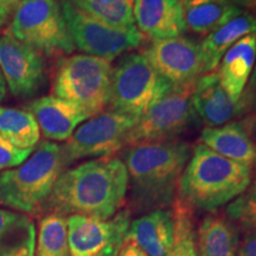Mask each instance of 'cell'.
I'll use <instances>...</instances> for the list:
<instances>
[{
    "label": "cell",
    "mask_w": 256,
    "mask_h": 256,
    "mask_svg": "<svg viewBox=\"0 0 256 256\" xmlns=\"http://www.w3.org/2000/svg\"><path fill=\"white\" fill-rule=\"evenodd\" d=\"M66 222L72 256H119L130 226V211L124 209L108 220L72 215Z\"/></svg>",
    "instance_id": "cell-11"
},
{
    "label": "cell",
    "mask_w": 256,
    "mask_h": 256,
    "mask_svg": "<svg viewBox=\"0 0 256 256\" xmlns=\"http://www.w3.org/2000/svg\"><path fill=\"white\" fill-rule=\"evenodd\" d=\"M252 183V168L194 146L179 180V200L188 206L214 211L243 194Z\"/></svg>",
    "instance_id": "cell-3"
},
{
    "label": "cell",
    "mask_w": 256,
    "mask_h": 256,
    "mask_svg": "<svg viewBox=\"0 0 256 256\" xmlns=\"http://www.w3.org/2000/svg\"><path fill=\"white\" fill-rule=\"evenodd\" d=\"M0 69L10 92L17 98L34 95L46 81L43 55L8 31L0 36Z\"/></svg>",
    "instance_id": "cell-13"
},
{
    "label": "cell",
    "mask_w": 256,
    "mask_h": 256,
    "mask_svg": "<svg viewBox=\"0 0 256 256\" xmlns=\"http://www.w3.org/2000/svg\"><path fill=\"white\" fill-rule=\"evenodd\" d=\"M174 88L140 54H128L114 68L110 110L140 118Z\"/></svg>",
    "instance_id": "cell-7"
},
{
    "label": "cell",
    "mask_w": 256,
    "mask_h": 256,
    "mask_svg": "<svg viewBox=\"0 0 256 256\" xmlns=\"http://www.w3.org/2000/svg\"><path fill=\"white\" fill-rule=\"evenodd\" d=\"M0 136L17 148H36L40 130L28 110L0 106Z\"/></svg>",
    "instance_id": "cell-23"
},
{
    "label": "cell",
    "mask_w": 256,
    "mask_h": 256,
    "mask_svg": "<svg viewBox=\"0 0 256 256\" xmlns=\"http://www.w3.org/2000/svg\"><path fill=\"white\" fill-rule=\"evenodd\" d=\"M190 156V145L180 140L126 147L122 162L133 206L147 212L171 206Z\"/></svg>",
    "instance_id": "cell-2"
},
{
    "label": "cell",
    "mask_w": 256,
    "mask_h": 256,
    "mask_svg": "<svg viewBox=\"0 0 256 256\" xmlns=\"http://www.w3.org/2000/svg\"><path fill=\"white\" fill-rule=\"evenodd\" d=\"M226 214L242 226L256 230V176L247 190L232 200L226 208Z\"/></svg>",
    "instance_id": "cell-28"
},
{
    "label": "cell",
    "mask_w": 256,
    "mask_h": 256,
    "mask_svg": "<svg viewBox=\"0 0 256 256\" xmlns=\"http://www.w3.org/2000/svg\"><path fill=\"white\" fill-rule=\"evenodd\" d=\"M19 0H0V28L8 23L17 8Z\"/></svg>",
    "instance_id": "cell-32"
},
{
    "label": "cell",
    "mask_w": 256,
    "mask_h": 256,
    "mask_svg": "<svg viewBox=\"0 0 256 256\" xmlns=\"http://www.w3.org/2000/svg\"><path fill=\"white\" fill-rule=\"evenodd\" d=\"M34 249H36V238H30L23 244L18 246L6 256H34Z\"/></svg>",
    "instance_id": "cell-33"
},
{
    "label": "cell",
    "mask_w": 256,
    "mask_h": 256,
    "mask_svg": "<svg viewBox=\"0 0 256 256\" xmlns=\"http://www.w3.org/2000/svg\"><path fill=\"white\" fill-rule=\"evenodd\" d=\"M194 84L174 87L147 110L130 128L124 147L174 140L197 126L200 118L194 108Z\"/></svg>",
    "instance_id": "cell-8"
},
{
    "label": "cell",
    "mask_w": 256,
    "mask_h": 256,
    "mask_svg": "<svg viewBox=\"0 0 256 256\" xmlns=\"http://www.w3.org/2000/svg\"><path fill=\"white\" fill-rule=\"evenodd\" d=\"M66 166L62 146L44 140L17 168L0 174V206L22 214H37Z\"/></svg>",
    "instance_id": "cell-4"
},
{
    "label": "cell",
    "mask_w": 256,
    "mask_h": 256,
    "mask_svg": "<svg viewBox=\"0 0 256 256\" xmlns=\"http://www.w3.org/2000/svg\"><path fill=\"white\" fill-rule=\"evenodd\" d=\"M76 10L89 17L128 30L134 28L133 0H68Z\"/></svg>",
    "instance_id": "cell-24"
},
{
    "label": "cell",
    "mask_w": 256,
    "mask_h": 256,
    "mask_svg": "<svg viewBox=\"0 0 256 256\" xmlns=\"http://www.w3.org/2000/svg\"><path fill=\"white\" fill-rule=\"evenodd\" d=\"M256 64V34L242 37L226 50L218 72L220 83L235 102H238Z\"/></svg>",
    "instance_id": "cell-19"
},
{
    "label": "cell",
    "mask_w": 256,
    "mask_h": 256,
    "mask_svg": "<svg viewBox=\"0 0 256 256\" xmlns=\"http://www.w3.org/2000/svg\"><path fill=\"white\" fill-rule=\"evenodd\" d=\"M136 28L151 40L182 36L186 31L177 0H133Z\"/></svg>",
    "instance_id": "cell-15"
},
{
    "label": "cell",
    "mask_w": 256,
    "mask_h": 256,
    "mask_svg": "<svg viewBox=\"0 0 256 256\" xmlns=\"http://www.w3.org/2000/svg\"><path fill=\"white\" fill-rule=\"evenodd\" d=\"M174 238L168 256H198L197 238L190 206L183 200L174 202Z\"/></svg>",
    "instance_id": "cell-27"
},
{
    "label": "cell",
    "mask_w": 256,
    "mask_h": 256,
    "mask_svg": "<svg viewBox=\"0 0 256 256\" xmlns=\"http://www.w3.org/2000/svg\"><path fill=\"white\" fill-rule=\"evenodd\" d=\"M119 256H148L142 248H139L136 243L126 240L124 244L121 248Z\"/></svg>",
    "instance_id": "cell-34"
},
{
    "label": "cell",
    "mask_w": 256,
    "mask_h": 256,
    "mask_svg": "<svg viewBox=\"0 0 256 256\" xmlns=\"http://www.w3.org/2000/svg\"><path fill=\"white\" fill-rule=\"evenodd\" d=\"M198 256H236L238 236L228 220L209 216L198 229Z\"/></svg>",
    "instance_id": "cell-22"
},
{
    "label": "cell",
    "mask_w": 256,
    "mask_h": 256,
    "mask_svg": "<svg viewBox=\"0 0 256 256\" xmlns=\"http://www.w3.org/2000/svg\"><path fill=\"white\" fill-rule=\"evenodd\" d=\"M142 55L174 87L194 84L206 72V60L200 42L185 36L152 40Z\"/></svg>",
    "instance_id": "cell-12"
},
{
    "label": "cell",
    "mask_w": 256,
    "mask_h": 256,
    "mask_svg": "<svg viewBox=\"0 0 256 256\" xmlns=\"http://www.w3.org/2000/svg\"><path fill=\"white\" fill-rule=\"evenodd\" d=\"M240 121L244 124L252 136H256V78H250L238 100Z\"/></svg>",
    "instance_id": "cell-29"
},
{
    "label": "cell",
    "mask_w": 256,
    "mask_h": 256,
    "mask_svg": "<svg viewBox=\"0 0 256 256\" xmlns=\"http://www.w3.org/2000/svg\"><path fill=\"white\" fill-rule=\"evenodd\" d=\"M192 102L197 116L206 127L222 126L238 113V102L234 101L223 88L216 72L204 74L198 78Z\"/></svg>",
    "instance_id": "cell-16"
},
{
    "label": "cell",
    "mask_w": 256,
    "mask_h": 256,
    "mask_svg": "<svg viewBox=\"0 0 256 256\" xmlns=\"http://www.w3.org/2000/svg\"><path fill=\"white\" fill-rule=\"evenodd\" d=\"M252 78H256V66H255V69H254V72H252Z\"/></svg>",
    "instance_id": "cell-37"
},
{
    "label": "cell",
    "mask_w": 256,
    "mask_h": 256,
    "mask_svg": "<svg viewBox=\"0 0 256 256\" xmlns=\"http://www.w3.org/2000/svg\"><path fill=\"white\" fill-rule=\"evenodd\" d=\"M139 118L106 110L82 124L62 145L64 164L84 158H110L124 148L127 133Z\"/></svg>",
    "instance_id": "cell-9"
},
{
    "label": "cell",
    "mask_w": 256,
    "mask_h": 256,
    "mask_svg": "<svg viewBox=\"0 0 256 256\" xmlns=\"http://www.w3.org/2000/svg\"><path fill=\"white\" fill-rule=\"evenodd\" d=\"M48 142H66L90 114L82 107L54 95L38 98L26 106Z\"/></svg>",
    "instance_id": "cell-14"
},
{
    "label": "cell",
    "mask_w": 256,
    "mask_h": 256,
    "mask_svg": "<svg viewBox=\"0 0 256 256\" xmlns=\"http://www.w3.org/2000/svg\"><path fill=\"white\" fill-rule=\"evenodd\" d=\"M185 28L208 36L243 11L230 0H186L182 2Z\"/></svg>",
    "instance_id": "cell-20"
},
{
    "label": "cell",
    "mask_w": 256,
    "mask_h": 256,
    "mask_svg": "<svg viewBox=\"0 0 256 256\" xmlns=\"http://www.w3.org/2000/svg\"><path fill=\"white\" fill-rule=\"evenodd\" d=\"M128 172L119 158H98L64 170L40 211L108 220L126 200Z\"/></svg>",
    "instance_id": "cell-1"
},
{
    "label": "cell",
    "mask_w": 256,
    "mask_h": 256,
    "mask_svg": "<svg viewBox=\"0 0 256 256\" xmlns=\"http://www.w3.org/2000/svg\"><path fill=\"white\" fill-rule=\"evenodd\" d=\"M250 34H256V16L243 10L241 14L206 36L200 42V46L206 55V72H215L226 50Z\"/></svg>",
    "instance_id": "cell-21"
},
{
    "label": "cell",
    "mask_w": 256,
    "mask_h": 256,
    "mask_svg": "<svg viewBox=\"0 0 256 256\" xmlns=\"http://www.w3.org/2000/svg\"><path fill=\"white\" fill-rule=\"evenodd\" d=\"M6 92H8V84H6L4 74H2V69H0V102L5 98Z\"/></svg>",
    "instance_id": "cell-36"
},
{
    "label": "cell",
    "mask_w": 256,
    "mask_h": 256,
    "mask_svg": "<svg viewBox=\"0 0 256 256\" xmlns=\"http://www.w3.org/2000/svg\"><path fill=\"white\" fill-rule=\"evenodd\" d=\"M236 256H256V230L247 234Z\"/></svg>",
    "instance_id": "cell-31"
},
{
    "label": "cell",
    "mask_w": 256,
    "mask_h": 256,
    "mask_svg": "<svg viewBox=\"0 0 256 256\" xmlns=\"http://www.w3.org/2000/svg\"><path fill=\"white\" fill-rule=\"evenodd\" d=\"M200 140L202 144L226 158L252 168L256 166V142L242 121L204 128Z\"/></svg>",
    "instance_id": "cell-17"
},
{
    "label": "cell",
    "mask_w": 256,
    "mask_h": 256,
    "mask_svg": "<svg viewBox=\"0 0 256 256\" xmlns=\"http://www.w3.org/2000/svg\"><path fill=\"white\" fill-rule=\"evenodd\" d=\"M6 31L51 58L68 56L75 50L57 0H19Z\"/></svg>",
    "instance_id": "cell-6"
},
{
    "label": "cell",
    "mask_w": 256,
    "mask_h": 256,
    "mask_svg": "<svg viewBox=\"0 0 256 256\" xmlns=\"http://www.w3.org/2000/svg\"><path fill=\"white\" fill-rule=\"evenodd\" d=\"M234 5L242 10H256V0H230Z\"/></svg>",
    "instance_id": "cell-35"
},
{
    "label": "cell",
    "mask_w": 256,
    "mask_h": 256,
    "mask_svg": "<svg viewBox=\"0 0 256 256\" xmlns=\"http://www.w3.org/2000/svg\"><path fill=\"white\" fill-rule=\"evenodd\" d=\"M60 8L74 46L87 55L114 60L142 44L144 37L136 28L122 30L82 14L68 0H60Z\"/></svg>",
    "instance_id": "cell-10"
},
{
    "label": "cell",
    "mask_w": 256,
    "mask_h": 256,
    "mask_svg": "<svg viewBox=\"0 0 256 256\" xmlns=\"http://www.w3.org/2000/svg\"><path fill=\"white\" fill-rule=\"evenodd\" d=\"M174 238L172 211L153 210L133 220L128 229V241L136 243L148 256H168Z\"/></svg>",
    "instance_id": "cell-18"
},
{
    "label": "cell",
    "mask_w": 256,
    "mask_h": 256,
    "mask_svg": "<svg viewBox=\"0 0 256 256\" xmlns=\"http://www.w3.org/2000/svg\"><path fill=\"white\" fill-rule=\"evenodd\" d=\"M34 151V148H17L0 136V172L22 165Z\"/></svg>",
    "instance_id": "cell-30"
},
{
    "label": "cell",
    "mask_w": 256,
    "mask_h": 256,
    "mask_svg": "<svg viewBox=\"0 0 256 256\" xmlns=\"http://www.w3.org/2000/svg\"><path fill=\"white\" fill-rule=\"evenodd\" d=\"M177 2H179L182 4V2H186V0H177Z\"/></svg>",
    "instance_id": "cell-38"
},
{
    "label": "cell",
    "mask_w": 256,
    "mask_h": 256,
    "mask_svg": "<svg viewBox=\"0 0 256 256\" xmlns=\"http://www.w3.org/2000/svg\"><path fill=\"white\" fill-rule=\"evenodd\" d=\"M113 72L110 60L100 57H60L54 69L51 92L82 107L92 118L110 106Z\"/></svg>",
    "instance_id": "cell-5"
},
{
    "label": "cell",
    "mask_w": 256,
    "mask_h": 256,
    "mask_svg": "<svg viewBox=\"0 0 256 256\" xmlns=\"http://www.w3.org/2000/svg\"><path fill=\"white\" fill-rule=\"evenodd\" d=\"M34 256H72L68 222L62 215L46 214L40 220Z\"/></svg>",
    "instance_id": "cell-25"
},
{
    "label": "cell",
    "mask_w": 256,
    "mask_h": 256,
    "mask_svg": "<svg viewBox=\"0 0 256 256\" xmlns=\"http://www.w3.org/2000/svg\"><path fill=\"white\" fill-rule=\"evenodd\" d=\"M34 238H36V228L25 214L0 209V256H6Z\"/></svg>",
    "instance_id": "cell-26"
}]
</instances>
